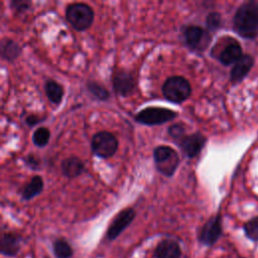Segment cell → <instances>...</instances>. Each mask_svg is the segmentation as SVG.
<instances>
[{"label":"cell","instance_id":"obj_22","mask_svg":"<svg viewBox=\"0 0 258 258\" xmlns=\"http://www.w3.org/2000/svg\"><path fill=\"white\" fill-rule=\"evenodd\" d=\"M87 88H88L89 92L99 100H102V101L107 100L110 96L109 92L103 86H101L100 84H98L94 81L87 82Z\"/></svg>","mask_w":258,"mask_h":258},{"label":"cell","instance_id":"obj_18","mask_svg":"<svg viewBox=\"0 0 258 258\" xmlns=\"http://www.w3.org/2000/svg\"><path fill=\"white\" fill-rule=\"evenodd\" d=\"M0 49L2 58L7 61L15 60L21 53V47L12 39H3Z\"/></svg>","mask_w":258,"mask_h":258},{"label":"cell","instance_id":"obj_5","mask_svg":"<svg viewBox=\"0 0 258 258\" xmlns=\"http://www.w3.org/2000/svg\"><path fill=\"white\" fill-rule=\"evenodd\" d=\"M177 117V113L173 110L163 107H147L139 111L135 116L137 123L154 126L164 124Z\"/></svg>","mask_w":258,"mask_h":258},{"label":"cell","instance_id":"obj_6","mask_svg":"<svg viewBox=\"0 0 258 258\" xmlns=\"http://www.w3.org/2000/svg\"><path fill=\"white\" fill-rule=\"evenodd\" d=\"M91 147L98 157L109 158L116 153L118 149V140L111 132L101 131L93 136Z\"/></svg>","mask_w":258,"mask_h":258},{"label":"cell","instance_id":"obj_1","mask_svg":"<svg viewBox=\"0 0 258 258\" xmlns=\"http://www.w3.org/2000/svg\"><path fill=\"white\" fill-rule=\"evenodd\" d=\"M234 28L243 37L253 38L258 34V2L242 4L234 15Z\"/></svg>","mask_w":258,"mask_h":258},{"label":"cell","instance_id":"obj_27","mask_svg":"<svg viewBox=\"0 0 258 258\" xmlns=\"http://www.w3.org/2000/svg\"><path fill=\"white\" fill-rule=\"evenodd\" d=\"M41 122V118H39L38 116L36 115H29L26 117L25 119V123L29 126V127H32L34 125H36L37 123Z\"/></svg>","mask_w":258,"mask_h":258},{"label":"cell","instance_id":"obj_9","mask_svg":"<svg viewBox=\"0 0 258 258\" xmlns=\"http://www.w3.org/2000/svg\"><path fill=\"white\" fill-rule=\"evenodd\" d=\"M206 142L207 138L203 134L197 132L184 135L181 139L178 140V145L184 156L188 158H194L199 155V153L204 148Z\"/></svg>","mask_w":258,"mask_h":258},{"label":"cell","instance_id":"obj_11","mask_svg":"<svg viewBox=\"0 0 258 258\" xmlns=\"http://www.w3.org/2000/svg\"><path fill=\"white\" fill-rule=\"evenodd\" d=\"M113 88L117 95L121 97L129 96L134 88H135V81L131 74L126 72H117L113 75L112 79Z\"/></svg>","mask_w":258,"mask_h":258},{"label":"cell","instance_id":"obj_19","mask_svg":"<svg viewBox=\"0 0 258 258\" xmlns=\"http://www.w3.org/2000/svg\"><path fill=\"white\" fill-rule=\"evenodd\" d=\"M44 91L47 99L54 105H59L63 97L62 87L53 80H47L44 84Z\"/></svg>","mask_w":258,"mask_h":258},{"label":"cell","instance_id":"obj_26","mask_svg":"<svg viewBox=\"0 0 258 258\" xmlns=\"http://www.w3.org/2000/svg\"><path fill=\"white\" fill-rule=\"evenodd\" d=\"M31 2L26 0H13L11 1L10 5L11 7L16 11V13H22L25 10H27L30 6Z\"/></svg>","mask_w":258,"mask_h":258},{"label":"cell","instance_id":"obj_13","mask_svg":"<svg viewBox=\"0 0 258 258\" xmlns=\"http://www.w3.org/2000/svg\"><path fill=\"white\" fill-rule=\"evenodd\" d=\"M21 237L18 234L6 232L1 236L0 242V252L4 256L14 257L20 251Z\"/></svg>","mask_w":258,"mask_h":258},{"label":"cell","instance_id":"obj_17","mask_svg":"<svg viewBox=\"0 0 258 258\" xmlns=\"http://www.w3.org/2000/svg\"><path fill=\"white\" fill-rule=\"evenodd\" d=\"M43 189V179L39 175H34L29 182L24 186L21 197L24 201H29L34 197L38 196Z\"/></svg>","mask_w":258,"mask_h":258},{"label":"cell","instance_id":"obj_28","mask_svg":"<svg viewBox=\"0 0 258 258\" xmlns=\"http://www.w3.org/2000/svg\"><path fill=\"white\" fill-rule=\"evenodd\" d=\"M37 161H38V160H36V159L34 158V156H32V155H29V156H27V157L25 158V162H26L30 167H32V168H35V167L37 166Z\"/></svg>","mask_w":258,"mask_h":258},{"label":"cell","instance_id":"obj_15","mask_svg":"<svg viewBox=\"0 0 258 258\" xmlns=\"http://www.w3.org/2000/svg\"><path fill=\"white\" fill-rule=\"evenodd\" d=\"M253 62H254V59L251 55L249 54L242 55V57L236 63H234L231 70V75H230L231 81L233 83L240 82L249 73V71L253 66Z\"/></svg>","mask_w":258,"mask_h":258},{"label":"cell","instance_id":"obj_8","mask_svg":"<svg viewBox=\"0 0 258 258\" xmlns=\"http://www.w3.org/2000/svg\"><path fill=\"white\" fill-rule=\"evenodd\" d=\"M222 235V219L220 215L210 218L200 230L198 239L205 246H213Z\"/></svg>","mask_w":258,"mask_h":258},{"label":"cell","instance_id":"obj_24","mask_svg":"<svg viewBox=\"0 0 258 258\" xmlns=\"http://www.w3.org/2000/svg\"><path fill=\"white\" fill-rule=\"evenodd\" d=\"M168 134L178 141L185 135V127L181 123H175L168 128Z\"/></svg>","mask_w":258,"mask_h":258},{"label":"cell","instance_id":"obj_23","mask_svg":"<svg viewBox=\"0 0 258 258\" xmlns=\"http://www.w3.org/2000/svg\"><path fill=\"white\" fill-rule=\"evenodd\" d=\"M244 232L248 239L258 242V217L249 220L244 225Z\"/></svg>","mask_w":258,"mask_h":258},{"label":"cell","instance_id":"obj_4","mask_svg":"<svg viewBox=\"0 0 258 258\" xmlns=\"http://www.w3.org/2000/svg\"><path fill=\"white\" fill-rule=\"evenodd\" d=\"M161 90L166 100L176 104L185 101L191 93L189 82L181 76H172L167 78L163 83Z\"/></svg>","mask_w":258,"mask_h":258},{"label":"cell","instance_id":"obj_25","mask_svg":"<svg viewBox=\"0 0 258 258\" xmlns=\"http://www.w3.org/2000/svg\"><path fill=\"white\" fill-rule=\"evenodd\" d=\"M206 22L209 29H217L221 24V15L218 12H212L208 15Z\"/></svg>","mask_w":258,"mask_h":258},{"label":"cell","instance_id":"obj_14","mask_svg":"<svg viewBox=\"0 0 258 258\" xmlns=\"http://www.w3.org/2000/svg\"><path fill=\"white\" fill-rule=\"evenodd\" d=\"M182 34L184 37L185 44L190 49H198L202 45L204 39L207 37L206 31L198 25L185 26L182 30Z\"/></svg>","mask_w":258,"mask_h":258},{"label":"cell","instance_id":"obj_16","mask_svg":"<svg viewBox=\"0 0 258 258\" xmlns=\"http://www.w3.org/2000/svg\"><path fill=\"white\" fill-rule=\"evenodd\" d=\"M60 167L62 174L69 178L77 177L85 170L84 162L76 156H71L62 160Z\"/></svg>","mask_w":258,"mask_h":258},{"label":"cell","instance_id":"obj_21","mask_svg":"<svg viewBox=\"0 0 258 258\" xmlns=\"http://www.w3.org/2000/svg\"><path fill=\"white\" fill-rule=\"evenodd\" d=\"M50 132L45 127H39L37 128L32 135V141L33 143L38 147H44L49 140Z\"/></svg>","mask_w":258,"mask_h":258},{"label":"cell","instance_id":"obj_2","mask_svg":"<svg viewBox=\"0 0 258 258\" xmlns=\"http://www.w3.org/2000/svg\"><path fill=\"white\" fill-rule=\"evenodd\" d=\"M66 18L74 29L84 31L92 25L94 11L86 3H72L66 8Z\"/></svg>","mask_w":258,"mask_h":258},{"label":"cell","instance_id":"obj_10","mask_svg":"<svg viewBox=\"0 0 258 258\" xmlns=\"http://www.w3.org/2000/svg\"><path fill=\"white\" fill-rule=\"evenodd\" d=\"M216 56L224 66H230L236 63L242 57V48L239 42L235 39L228 40L222 49L213 54Z\"/></svg>","mask_w":258,"mask_h":258},{"label":"cell","instance_id":"obj_12","mask_svg":"<svg viewBox=\"0 0 258 258\" xmlns=\"http://www.w3.org/2000/svg\"><path fill=\"white\" fill-rule=\"evenodd\" d=\"M155 258H180L181 257V248L173 239H163L161 240L154 249Z\"/></svg>","mask_w":258,"mask_h":258},{"label":"cell","instance_id":"obj_3","mask_svg":"<svg viewBox=\"0 0 258 258\" xmlns=\"http://www.w3.org/2000/svg\"><path fill=\"white\" fill-rule=\"evenodd\" d=\"M154 164L159 173L170 177L175 172L179 164L178 153L170 146L160 145L153 150Z\"/></svg>","mask_w":258,"mask_h":258},{"label":"cell","instance_id":"obj_20","mask_svg":"<svg viewBox=\"0 0 258 258\" xmlns=\"http://www.w3.org/2000/svg\"><path fill=\"white\" fill-rule=\"evenodd\" d=\"M52 252L55 258H71L74 254V250L64 239H55L52 243Z\"/></svg>","mask_w":258,"mask_h":258},{"label":"cell","instance_id":"obj_7","mask_svg":"<svg viewBox=\"0 0 258 258\" xmlns=\"http://www.w3.org/2000/svg\"><path fill=\"white\" fill-rule=\"evenodd\" d=\"M136 213L132 208H126L120 211L110 223L106 232V239L114 241L135 219Z\"/></svg>","mask_w":258,"mask_h":258}]
</instances>
